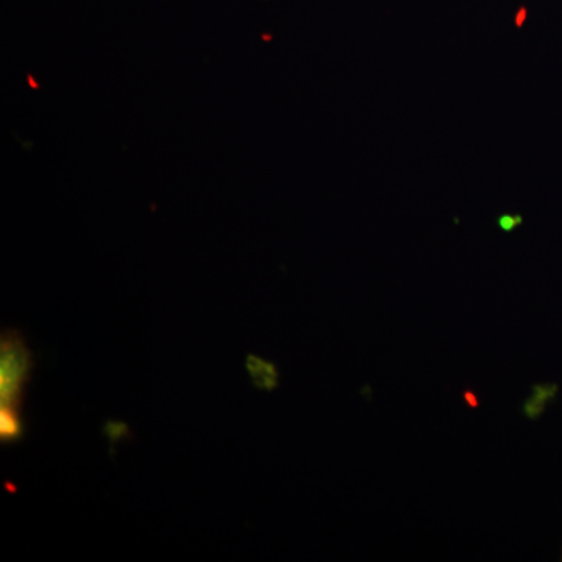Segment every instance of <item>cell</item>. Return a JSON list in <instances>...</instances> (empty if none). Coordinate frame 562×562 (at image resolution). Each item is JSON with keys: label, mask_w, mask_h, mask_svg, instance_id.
<instances>
[{"label": "cell", "mask_w": 562, "mask_h": 562, "mask_svg": "<svg viewBox=\"0 0 562 562\" xmlns=\"http://www.w3.org/2000/svg\"><path fill=\"white\" fill-rule=\"evenodd\" d=\"M33 355L18 330H3L0 338V405L22 409L31 382Z\"/></svg>", "instance_id": "1"}, {"label": "cell", "mask_w": 562, "mask_h": 562, "mask_svg": "<svg viewBox=\"0 0 562 562\" xmlns=\"http://www.w3.org/2000/svg\"><path fill=\"white\" fill-rule=\"evenodd\" d=\"M246 371L249 373L251 384L257 390L271 392L277 390L280 383V373L273 362L257 357V355H247Z\"/></svg>", "instance_id": "2"}, {"label": "cell", "mask_w": 562, "mask_h": 562, "mask_svg": "<svg viewBox=\"0 0 562 562\" xmlns=\"http://www.w3.org/2000/svg\"><path fill=\"white\" fill-rule=\"evenodd\" d=\"M24 432L21 409L0 405V441L2 443L20 442L24 438Z\"/></svg>", "instance_id": "3"}, {"label": "cell", "mask_w": 562, "mask_h": 562, "mask_svg": "<svg viewBox=\"0 0 562 562\" xmlns=\"http://www.w3.org/2000/svg\"><path fill=\"white\" fill-rule=\"evenodd\" d=\"M116 424V428L111 427V424L106 425V435H109V438L111 441H113V438H122V435H128V428L125 427L124 424H121V422H114Z\"/></svg>", "instance_id": "4"}, {"label": "cell", "mask_w": 562, "mask_h": 562, "mask_svg": "<svg viewBox=\"0 0 562 562\" xmlns=\"http://www.w3.org/2000/svg\"><path fill=\"white\" fill-rule=\"evenodd\" d=\"M465 397H468L469 403H472V406H476L475 398H473L471 392H468V394H465Z\"/></svg>", "instance_id": "5"}]
</instances>
